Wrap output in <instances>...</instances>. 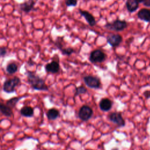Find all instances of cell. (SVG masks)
Returning a JSON list of instances; mask_svg holds the SVG:
<instances>
[{"mask_svg":"<svg viewBox=\"0 0 150 150\" xmlns=\"http://www.w3.org/2000/svg\"><path fill=\"white\" fill-rule=\"evenodd\" d=\"M65 4L67 6H76L77 4V0H66Z\"/></svg>","mask_w":150,"mask_h":150,"instance_id":"22","label":"cell"},{"mask_svg":"<svg viewBox=\"0 0 150 150\" xmlns=\"http://www.w3.org/2000/svg\"><path fill=\"white\" fill-rule=\"evenodd\" d=\"M112 150H118V148H114V149H112Z\"/></svg>","mask_w":150,"mask_h":150,"instance_id":"27","label":"cell"},{"mask_svg":"<svg viewBox=\"0 0 150 150\" xmlns=\"http://www.w3.org/2000/svg\"><path fill=\"white\" fill-rule=\"evenodd\" d=\"M93 111L91 107L88 105H83L79 110L78 116L82 121H86L88 120L93 115Z\"/></svg>","mask_w":150,"mask_h":150,"instance_id":"6","label":"cell"},{"mask_svg":"<svg viewBox=\"0 0 150 150\" xmlns=\"http://www.w3.org/2000/svg\"><path fill=\"white\" fill-rule=\"evenodd\" d=\"M83 80L87 86L91 88H98L101 86V81L99 78L93 76H86L83 77Z\"/></svg>","mask_w":150,"mask_h":150,"instance_id":"5","label":"cell"},{"mask_svg":"<svg viewBox=\"0 0 150 150\" xmlns=\"http://www.w3.org/2000/svg\"><path fill=\"white\" fill-rule=\"evenodd\" d=\"M0 110L2 114H4V115H5L6 117H11L13 114L12 108L11 107H9V106H8L7 105H5L2 103L1 104Z\"/></svg>","mask_w":150,"mask_h":150,"instance_id":"16","label":"cell"},{"mask_svg":"<svg viewBox=\"0 0 150 150\" xmlns=\"http://www.w3.org/2000/svg\"><path fill=\"white\" fill-rule=\"evenodd\" d=\"M6 54V49L4 47H1L0 48V54L1 56H4Z\"/></svg>","mask_w":150,"mask_h":150,"instance_id":"23","label":"cell"},{"mask_svg":"<svg viewBox=\"0 0 150 150\" xmlns=\"http://www.w3.org/2000/svg\"><path fill=\"white\" fill-rule=\"evenodd\" d=\"M143 5L146 7H150V0H144Z\"/></svg>","mask_w":150,"mask_h":150,"instance_id":"25","label":"cell"},{"mask_svg":"<svg viewBox=\"0 0 150 150\" xmlns=\"http://www.w3.org/2000/svg\"><path fill=\"white\" fill-rule=\"evenodd\" d=\"M137 16L139 19L150 23V9L142 8L138 11Z\"/></svg>","mask_w":150,"mask_h":150,"instance_id":"10","label":"cell"},{"mask_svg":"<svg viewBox=\"0 0 150 150\" xmlns=\"http://www.w3.org/2000/svg\"><path fill=\"white\" fill-rule=\"evenodd\" d=\"M122 41V38L118 34L110 33L107 36V43L112 47H117Z\"/></svg>","mask_w":150,"mask_h":150,"instance_id":"8","label":"cell"},{"mask_svg":"<svg viewBox=\"0 0 150 150\" xmlns=\"http://www.w3.org/2000/svg\"><path fill=\"white\" fill-rule=\"evenodd\" d=\"M21 98V97H13L7 101L6 105L9 106L11 108H12L15 106L16 103L19 101V100Z\"/></svg>","mask_w":150,"mask_h":150,"instance_id":"19","label":"cell"},{"mask_svg":"<svg viewBox=\"0 0 150 150\" xmlns=\"http://www.w3.org/2000/svg\"><path fill=\"white\" fill-rule=\"evenodd\" d=\"M45 70L47 72L52 73H56L60 70V65L59 63L55 60H53L49 63L45 65Z\"/></svg>","mask_w":150,"mask_h":150,"instance_id":"9","label":"cell"},{"mask_svg":"<svg viewBox=\"0 0 150 150\" xmlns=\"http://www.w3.org/2000/svg\"><path fill=\"white\" fill-rule=\"evenodd\" d=\"M143 94L144 96V97L148 99L150 98V91L149 90H145L144 93Z\"/></svg>","mask_w":150,"mask_h":150,"instance_id":"24","label":"cell"},{"mask_svg":"<svg viewBox=\"0 0 150 150\" xmlns=\"http://www.w3.org/2000/svg\"><path fill=\"white\" fill-rule=\"evenodd\" d=\"M62 53L63 55L66 56H70L71 55L73 52H74V50L71 47H67V48H62L61 50Z\"/></svg>","mask_w":150,"mask_h":150,"instance_id":"21","label":"cell"},{"mask_svg":"<svg viewBox=\"0 0 150 150\" xmlns=\"http://www.w3.org/2000/svg\"><path fill=\"white\" fill-rule=\"evenodd\" d=\"M46 115L49 120H54L59 116V112L55 108H51L47 111Z\"/></svg>","mask_w":150,"mask_h":150,"instance_id":"17","label":"cell"},{"mask_svg":"<svg viewBox=\"0 0 150 150\" xmlns=\"http://www.w3.org/2000/svg\"><path fill=\"white\" fill-rule=\"evenodd\" d=\"M26 74L28 81L33 89L40 91L48 90V87L46 84L44 80L40 78L35 73L28 71Z\"/></svg>","mask_w":150,"mask_h":150,"instance_id":"1","label":"cell"},{"mask_svg":"<svg viewBox=\"0 0 150 150\" xmlns=\"http://www.w3.org/2000/svg\"><path fill=\"white\" fill-rule=\"evenodd\" d=\"M18 65L15 63H11L7 65L6 70L9 74H12L18 71Z\"/></svg>","mask_w":150,"mask_h":150,"instance_id":"18","label":"cell"},{"mask_svg":"<svg viewBox=\"0 0 150 150\" xmlns=\"http://www.w3.org/2000/svg\"><path fill=\"white\" fill-rule=\"evenodd\" d=\"M108 118L111 122L116 124L118 127H124L125 125V120L120 112L111 113L108 116Z\"/></svg>","mask_w":150,"mask_h":150,"instance_id":"7","label":"cell"},{"mask_svg":"<svg viewBox=\"0 0 150 150\" xmlns=\"http://www.w3.org/2000/svg\"><path fill=\"white\" fill-rule=\"evenodd\" d=\"M128 26L127 22L124 20L116 19L114 21L112 22L107 23L104 27L111 30H114L116 32H120L124 30Z\"/></svg>","mask_w":150,"mask_h":150,"instance_id":"2","label":"cell"},{"mask_svg":"<svg viewBox=\"0 0 150 150\" xmlns=\"http://www.w3.org/2000/svg\"><path fill=\"white\" fill-rule=\"evenodd\" d=\"M20 112L24 117H31L33 115V109L30 106H25L21 109Z\"/></svg>","mask_w":150,"mask_h":150,"instance_id":"15","label":"cell"},{"mask_svg":"<svg viewBox=\"0 0 150 150\" xmlns=\"http://www.w3.org/2000/svg\"><path fill=\"white\" fill-rule=\"evenodd\" d=\"M112 105V101L107 98H103L101 100L99 103L100 108L103 111H109Z\"/></svg>","mask_w":150,"mask_h":150,"instance_id":"13","label":"cell"},{"mask_svg":"<svg viewBox=\"0 0 150 150\" xmlns=\"http://www.w3.org/2000/svg\"><path fill=\"white\" fill-rule=\"evenodd\" d=\"M106 59V54L101 50L96 49L91 52L90 54L89 60L93 63H101Z\"/></svg>","mask_w":150,"mask_h":150,"instance_id":"4","label":"cell"},{"mask_svg":"<svg viewBox=\"0 0 150 150\" xmlns=\"http://www.w3.org/2000/svg\"><path fill=\"white\" fill-rule=\"evenodd\" d=\"M87 92V89L84 86H79L76 88V91L74 94V96H77L80 94H84Z\"/></svg>","mask_w":150,"mask_h":150,"instance_id":"20","label":"cell"},{"mask_svg":"<svg viewBox=\"0 0 150 150\" xmlns=\"http://www.w3.org/2000/svg\"><path fill=\"white\" fill-rule=\"evenodd\" d=\"M125 5L128 11L131 13L137 11L139 6V3L136 0H127Z\"/></svg>","mask_w":150,"mask_h":150,"instance_id":"14","label":"cell"},{"mask_svg":"<svg viewBox=\"0 0 150 150\" xmlns=\"http://www.w3.org/2000/svg\"><path fill=\"white\" fill-rule=\"evenodd\" d=\"M79 12L83 16H84L90 26H93L96 24V21L94 17L90 12L87 11H82L81 9H79Z\"/></svg>","mask_w":150,"mask_h":150,"instance_id":"12","label":"cell"},{"mask_svg":"<svg viewBox=\"0 0 150 150\" xmlns=\"http://www.w3.org/2000/svg\"><path fill=\"white\" fill-rule=\"evenodd\" d=\"M21 83V80L18 77L6 80L3 85V90L7 93H11L15 91V87Z\"/></svg>","mask_w":150,"mask_h":150,"instance_id":"3","label":"cell"},{"mask_svg":"<svg viewBox=\"0 0 150 150\" xmlns=\"http://www.w3.org/2000/svg\"><path fill=\"white\" fill-rule=\"evenodd\" d=\"M139 4V3H143L144 2V0H136Z\"/></svg>","mask_w":150,"mask_h":150,"instance_id":"26","label":"cell"},{"mask_svg":"<svg viewBox=\"0 0 150 150\" xmlns=\"http://www.w3.org/2000/svg\"><path fill=\"white\" fill-rule=\"evenodd\" d=\"M35 1L34 0H28L19 5V8L21 11L25 12H29L31 11L35 6Z\"/></svg>","mask_w":150,"mask_h":150,"instance_id":"11","label":"cell"}]
</instances>
